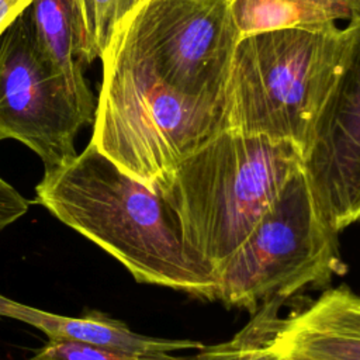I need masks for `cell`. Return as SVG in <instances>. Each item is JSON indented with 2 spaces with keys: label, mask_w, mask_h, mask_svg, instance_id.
Returning a JSON list of instances; mask_svg holds the SVG:
<instances>
[{
  "label": "cell",
  "mask_w": 360,
  "mask_h": 360,
  "mask_svg": "<svg viewBox=\"0 0 360 360\" xmlns=\"http://www.w3.org/2000/svg\"><path fill=\"white\" fill-rule=\"evenodd\" d=\"M347 31L336 22L239 38L224 93L228 129L305 146L345 62Z\"/></svg>",
  "instance_id": "cell-4"
},
{
  "label": "cell",
  "mask_w": 360,
  "mask_h": 360,
  "mask_svg": "<svg viewBox=\"0 0 360 360\" xmlns=\"http://www.w3.org/2000/svg\"><path fill=\"white\" fill-rule=\"evenodd\" d=\"M86 121L38 51L25 10L0 38V141L30 148L51 172L76 156Z\"/></svg>",
  "instance_id": "cell-7"
},
{
  "label": "cell",
  "mask_w": 360,
  "mask_h": 360,
  "mask_svg": "<svg viewBox=\"0 0 360 360\" xmlns=\"http://www.w3.org/2000/svg\"><path fill=\"white\" fill-rule=\"evenodd\" d=\"M101 62L90 142L149 188L156 190L186 158L228 129L224 103L166 84L121 27Z\"/></svg>",
  "instance_id": "cell-3"
},
{
  "label": "cell",
  "mask_w": 360,
  "mask_h": 360,
  "mask_svg": "<svg viewBox=\"0 0 360 360\" xmlns=\"http://www.w3.org/2000/svg\"><path fill=\"white\" fill-rule=\"evenodd\" d=\"M35 202L115 257L138 283L215 300L217 274L184 242L163 197L87 146L44 172Z\"/></svg>",
  "instance_id": "cell-1"
},
{
  "label": "cell",
  "mask_w": 360,
  "mask_h": 360,
  "mask_svg": "<svg viewBox=\"0 0 360 360\" xmlns=\"http://www.w3.org/2000/svg\"><path fill=\"white\" fill-rule=\"evenodd\" d=\"M120 27L166 84L224 103L240 38L229 0H141Z\"/></svg>",
  "instance_id": "cell-6"
},
{
  "label": "cell",
  "mask_w": 360,
  "mask_h": 360,
  "mask_svg": "<svg viewBox=\"0 0 360 360\" xmlns=\"http://www.w3.org/2000/svg\"><path fill=\"white\" fill-rule=\"evenodd\" d=\"M141 0H75L84 65L105 53L115 31Z\"/></svg>",
  "instance_id": "cell-12"
},
{
  "label": "cell",
  "mask_w": 360,
  "mask_h": 360,
  "mask_svg": "<svg viewBox=\"0 0 360 360\" xmlns=\"http://www.w3.org/2000/svg\"><path fill=\"white\" fill-rule=\"evenodd\" d=\"M270 346L283 360H360V295L329 288L276 325Z\"/></svg>",
  "instance_id": "cell-9"
},
{
  "label": "cell",
  "mask_w": 360,
  "mask_h": 360,
  "mask_svg": "<svg viewBox=\"0 0 360 360\" xmlns=\"http://www.w3.org/2000/svg\"><path fill=\"white\" fill-rule=\"evenodd\" d=\"M281 304L283 301L280 300L266 302L262 309L255 312V318L235 335L246 360H283L270 346V338L278 322V308Z\"/></svg>",
  "instance_id": "cell-15"
},
{
  "label": "cell",
  "mask_w": 360,
  "mask_h": 360,
  "mask_svg": "<svg viewBox=\"0 0 360 360\" xmlns=\"http://www.w3.org/2000/svg\"><path fill=\"white\" fill-rule=\"evenodd\" d=\"M300 169L295 143L225 129L155 191L174 212L187 246L217 274Z\"/></svg>",
  "instance_id": "cell-2"
},
{
  "label": "cell",
  "mask_w": 360,
  "mask_h": 360,
  "mask_svg": "<svg viewBox=\"0 0 360 360\" xmlns=\"http://www.w3.org/2000/svg\"><path fill=\"white\" fill-rule=\"evenodd\" d=\"M193 360H194V357H193Z\"/></svg>",
  "instance_id": "cell-19"
},
{
  "label": "cell",
  "mask_w": 360,
  "mask_h": 360,
  "mask_svg": "<svg viewBox=\"0 0 360 360\" xmlns=\"http://www.w3.org/2000/svg\"><path fill=\"white\" fill-rule=\"evenodd\" d=\"M312 10L323 17L328 22L338 20H360V0H288Z\"/></svg>",
  "instance_id": "cell-16"
},
{
  "label": "cell",
  "mask_w": 360,
  "mask_h": 360,
  "mask_svg": "<svg viewBox=\"0 0 360 360\" xmlns=\"http://www.w3.org/2000/svg\"><path fill=\"white\" fill-rule=\"evenodd\" d=\"M28 200L0 177V231L14 224L28 211Z\"/></svg>",
  "instance_id": "cell-17"
},
{
  "label": "cell",
  "mask_w": 360,
  "mask_h": 360,
  "mask_svg": "<svg viewBox=\"0 0 360 360\" xmlns=\"http://www.w3.org/2000/svg\"><path fill=\"white\" fill-rule=\"evenodd\" d=\"M343 271L338 232L319 212L300 169L217 271L215 300L256 312Z\"/></svg>",
  "instance_id": "cell-5"
},
{
  "label": "cell",
  "mask_w": 360,
  "mask_h": 360,
  "mask_svg": "<svg viewBox=\"0 0 360 360\" xmlns=\"http://www.w3.org/2000/svg\"><path fill=\"white\" fill-rule=\"evenodd\" d=\"M27 360H193V357L173 353L134 354L84 342L49 340Z\"/></svg>",
  "instance_id": "cell-14"
},
{
  "label": "cell",
  "mask_w": 360,
  "mask_h": 360,
  "mask_svg": "<svg viewBox=\"0 0 360 360\" xmlns=\"http://www.w3.org/2000/svg\"><path fill=\"white\" fill-rule=\"evenodd\" d=\"M240 37L260 31L328 22L318 13L288 0H229Z\"/></svg>",
  "instance_id": "cell-13"
},
{
  "label": "cell",
  "mask_w": 360,
  "mask_h": 360,
  "mask_svg": "<svg viewBox=\"0 0 360 360\" xmlns=\"http://www.w3.org/2000/svg\"><path fill=\"white\" fill-rule=\"evenodd\" d=\"M0 318L28 323L44 332L49 340L84 342L134 354H160L181 350H201L202 343L188 339H162L136 333L122 321L100 311H86L80 318L51 314L0 294Z\"/></svg>",
  "instance_id": "cell-10"
},
{
  "label": "cell",
  "mask_w": 360,
  "mask_h": 360,
  "mask_svg": "<svg viewBox=\"0 0 360 360\" xmlns=\"http://www.w3.org/2000/svg\"><path fill=\"white\" fill-rule=\"evenodd\" d=\"M31 3L32 0H0V38Z\"/></svg>",
  "instance_id": "cell-18"
},
{
  "label": "cell",
  "mask_w": 360,
  "mask_h": 360,
  "mask_svg": "<svg viewBox=\"0 0 360 360\" xmlns=\"http://www.w3.org/2000/svg\"><path fill=\"white\" fill-rule=\"evenodd\" d=\"M27 11L39 53L63 82L86 124H91L96 100L83 73L82 35L75 0H32Z\"/></svg>",
  "instance_id": "cell-11"
},
{
  "label": "cell",
  "mask_w": 360,
  "mask_h": 360,
  "mask_svg": "<svg viewBox=\"0 0 360 360\" xmlns=\"http://www.w3.org/2000/svg\"><path fill=\"white\" fill-rule=\"evenodd\" d=\"M343 68L301 152V172L329 225L360 219V20L346 27Z\"/></svg>",
  "instance_id": "cell-8"
}]
</instances>
